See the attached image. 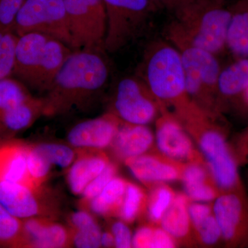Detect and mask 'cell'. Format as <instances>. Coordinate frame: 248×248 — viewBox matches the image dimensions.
<instances>
[{
	"label": "cell",
	"instance_id": "60d3db41",
	"mask_svg": "<svg viewBox=\"0 0 248 248\" xmlns=\"http://www.w3.org/2000/svg\"><path fill=\"white\" fill-rule=\"evenodd\" d=\"M190 0H151L155 8L167 10L174 13Z\"/></svg>",
	"mask_w": 248,
	"mask_h": 248
},
{
	"label": "cell",
	"instance_id": "d590c367",
	"mask_svg": "<svg viewBox=\"0 0 248 248\" xmlns=\"http://www.w3.org/2000/svg\"><path fill=\"white\" fill-rule=\"evenodd\" d=\"M25 0H0V29L14 31L16 17Z\"/></svg>",
	"mask_w": 248,
	"mask_h": 248
},
{
	"label": "cell",
	"instance_id": "ee69618b",
	"mask_svg": "<svg viewBox=\"0 0 248 248\" xmlns=\"http://www.w3.org/2000/svg\"><path fill=\"white\" fill-rule=\"evenodd\" d=\"M1 138H4V135H3L2 128H1V124H0V140Z\"/></svg>",
	"mask_w": 248,
	"mask_h": 248
},
{
	"label": "cell",
	"instance_id": "5b68a950",
	"mask_svg": "<svg viewBox=\"0 0 248 248\" xmlns=\"http://www.w3.org/2000/svg\"><path fill=\"white\" fill-rule=\"evenodd\" d=\"M73 50L44 34L30 32L19 36L14 75L31 87L47 91Z\"/></svg>",
	"mask_w": 248,
	"mask_h": 248
},
{
	"label": "cell",
	"instance_id": "7a4b0ae2",
	"mask_svg": "<svg viewBox=\"0 0 248 248\" xmlns=\"http://www.w3.org/2000/svg\"><path fill=\"white\" fill-rule=\"evenodd\" d=\"M167 29L172 45L186 44L215 54L226 48L231 8L223 0H190L173 13Z\"/></svg>",
	"mask_w": 248,
	"mask_h": 248
},
{
	"label": "cell",
	"instance_id": "7c38bea8",
	"mask_svg": "<svg viewBox=\"0 0 248 248\" xmlns=\"http://www.w3.org/2000/svg\"><path fill=\"white\" fill-rule=\"evenodd\" d=\"M213 207L222 239L231 246L243 244L248 236V204L241 192H221Z\"/></svg>",
	"mask_w": 248,
	"mask_h": 248
},
{
	"label": "cell",
	"instance_id": "f35d334b",
	"mask_svg": "<svg viewBox=\"0 0 248 248\" xmlns=\"http://www.w3.org/2000/svg\"><path fill=\"white\" fill-rule=\"evenodd\" d=\"M192 228L200 222L213 214V205L204 202H191L188 206Z\"/></svg>",
	"mask_w": 248,
	"mask_h": 248
},
{
	"label": "cell",
	"instance_id": "f6af8a7d",
	"mask_svg": "<svg viewBox=\"0 0 248 248\" xmlns=\"http://www.w3.org/2000/svg\"><path fill=\"white\" fill-rule=\"evenodd\" d=\"M223 1H226V0H223Z\"/></svg>",
	"mask_w": 248,
	"mask_h": 248
},
{
	"label": "cell",
	"instance_id": "f1b7e54d",
	"mask_svg": "<svg viewBox=\"0 0 248 248\" xmlns=\"http://www.w3.org/2000/svg\"><path fill=\"white\" fill-rule=\"evenodd\" d=\"M32 97L22 82L11 77L0 79V113Z\"/></svg>",
	"mask_w": 248,
	"mask_h": 248
},
{
	"label": "cell",
	"instance_id": "1f68e13d",
	"mask_svg": "<svg viewBox=\"0 0 248 248\" xmlns=\"http://www.w3.org/2000/svg\"><path fill=\"white\" fill-rule=\"evenodd\" d=\"M27 166L31 181L37 188L48 177L52 165L35 146H29Z\"/></svg>",
	"mask_w": 248,
	"mask_h": 248
},
{
	"label": "cell",
	"instance_id": "b9f144b4",
	"mask_svg": "<svg viewBox=\"0 0 248 248\" xmlns=\"http://www.w3.org/2000/svg\"><path fill=\"white\" fill-rule=\"evenodd\" d=\"M101 246L105 248H111L115 246V239L112 232H102L101 235Z\"/></svg>",
	"mask_w": 248,
	"mask_h": 248
},
{
	"label": "cell",
	"instance_id": "52a82bcc",
	"mask_svg": "<svg viewBox=\"0 0 248 248\" xmlns=\"http://www.w3.org/2000/svg\"><path fill=\"white\" fill-rule=\"evenodd\" d=\"M73 50L105 51L107 16L104 0H63Z\"/></svg>",
	"mask_w": 248,
	"mask_h": 248
},
{
	"label": "cell",
	"instance_id": "836d02e7",
	"mask_svg": "<svg viewBox=\"0 0 248 248\" xmlns=\"http://www.w3.org/2000/svg\"><path fill=\"white\" fill-rule=\"evenodd\" d=\"M117 166L115 164L109 162L107 168L86 186L84 192L81 194L84 200L89 202L94 197H97L107 184L117 176Z\"/></svg>",
	"mask_w": 248,
	"mask_h": 248
},
{
	"label": "cell",
	"instance_id": "44dd1931",
	"mask_svg": "<svg viewBox=\"0 0 248 248\" xmlns=\"http://www.w3.org/2000/svg\"><path fill=\"white\" fill-rule=\"evenodd\" d=\"M190 200L186 193H176L172 203L164 214L159 226L174 238L177 243L190 242L193 228L189 215Z\"/></svg>",
	"mask_w": 248,
	"mask_h": 248
},
{
	"label": "cell",
	"instance_id": "ac0fdd59",
	"mask_svg": "<svg viewBox=\"0 0 248 248\" xmlns=\"http://www.w3.org/2000/svg\"><path fill=\"white\" fill-rule=\"evenodd\" d=\"M25 247L65 248L71 241V234L62 225L37 218L22 220Z\"/></svg>",
	"mask_w": 248,
	"mask_h": 248
},
{
	"label": "cell",
	"instance_id": "cb8c5ba5",
	"mask_svg": "<svg viewBox=\"0 0 248 248\" xmlns=\"http://www.w3.org/2000/svg\"><path fill=\"white\" fill-rule=\"evenodd\" d=\"M248 87V58H237L221 68L217 86V104L241 96Z\"/></svg>",
	"mask_w": 248,
	"mask_h": 248
},
{
	"label": "cell",
	"instance_id": "d4e9b609",
	"mask_svg": "<svg viewBox=\"0 0 248 248\" xmlns=\"http://www.w3.org/2000/svg\"><path fill=\"white\" fill-rule=\"evenodd\" d=\"M128 183L123 178L114 177L97 197L89 202L92 211L101 216H117Z\"/></svg>",
	"mask_w": 248,
	"mask_h": 248
},
{
	"label": "cell",
	"instance_id": "8d00e7d4",
	"mask_svg": "<svg viewBox=\"0 0 248 248\" xmlns=\"http://www.w3.org/2000/svg\"><path fill=\"white\" fill-rule=\"evenodd\" d=\"M115 239V247L129 248L133 247V236L126 223L123 221H116L111 229Z\"/></svg>",
	"mask_w": 248,
	"mask_h": 248
},
{
	"label": "cell",
	"instance_id": "2e32d148",
	"mask_svg": "<svg viewBox=\"0 0 248 248\" xmlns=\"http://www.w3.org/2000/svg\"><path fill=\"white\" fill-rule=\"evenodd\" d=\"M36 190L20 183L0 181V205L21 220L37 217L42 206Z\"/></svg>",
	"mask_w": 248,
	"mask_h": 248
},
{
	"label": "cell",
	"instance_id": "4316f807",
	"mask_svg": "<svg viewBox=\"0 0 248 248\" xmlns=\"http://www.w3.org/2000/svg\"><path fill=\"white\" fill-rule=\"evenodd\" d=\"M148 196L140 186L128 183L117 216L126 223H133L146 209Z\"/></svg>",
	"mask_w": 248,
	"mask_h": 248
},
{
	"label": "cell",
	"instance_id": "9c48e42d",
	"mask_svg": "<svg viewBox=\"0 0 248 248\" xmlns=\"http://www.w3.org/2000/svg\"><path fill=\"white\" fill-rule=\"evenodd\" d=\"M107 16L104 49L115 53L138 37L155 7L151 0H104Z\"/></svg>",
	"mask_w": 248,
	"mask_h": 248
},
{
	"label": "cell",
	"instance_id": "f546056e",
	"mask_svg": "<svg viewBox=\"0 0 248 248\" xmlns=\"http://www.w3.org/2000/svg\"><path fill=\"white\" fill-rule=\"evenodd\" d=\"M18 38L14 31L0 29V79L14 75Z\"/></svg>",
	"mask_w": 248,
	"mask_h": 248
},
{
	"label": "cell",
	"instance_id": "d6a6232c",
	"mask_svg": "<svg viewBox=\"0 0 248 248\" xmlns=\"http://www.w3.org/2000/svg\"><path fill=\"white\" fill-rule=\"evenodd\" d=\"M193 231L196 240L203 246H215L220 240H223L219 225L214 213L194 226Z\"/></svg>",
	"mask_w": 248,
	"mask_h": 248
},
{
	"label": "cell",
	"instance_id": "603a6c76",
	"mask_svg": "<svg viewBox=\"0 0 248 248\" xmlns=\"http://www.w3.org/2000/svg\"><path fill=\"white\" fill-rule=\"evenodd\" d=\"M231 9L226 48L237 58H248V0H238Z\"/></svg>",
	"mask_w": 248,
	"mask_h": 248
},
{
	"label": "cell",
	"instance_id": "9a60e30c",
	"mask_svg": "<svg viewBox=\"0 0 248 248\" xmlns=\"http://www.w3.org/2000/svg\"><path fill=\"white\" fill-rule=\"evenodd\" d=\"M155 141L154 135L147 125L122 121L110 147L116 157L124 161L148 153Z\"/></svg>",
	"mask_w": 248,
	"mask_h": 248
},
{
	"label": "cell",
	"instance_id": "4fadbf2b",
	"mask_svg": "<svg viewBox=\"0 0 248 248\" xmlns=\"http://www.w3.org/2000/svg\"><path fill=\"white\" fill-rule=\"evenodd\" d=\"M124 162L134 177L150 187L181 180L184 167L182 163L169 159L161 153H147Z\"/></svg>",
	"mask_w": 248,
	"mask_h": 248
},
{
	"label": "cell",
	"instance_id": "30bf717a",
	"mask_svg": "<svg viewBox=\"0 0 248 248\" xmlns=\"http://www.w3.org/2000/svg\"><path fill=\"white\" fill-rule=\"evenodd\" d=\"M112 113L125 123L148 125L161 113L159 101L140 77H126L116 87Z\"/></svg>",
	"mask_w": 248,
	"mask_h": 248
},
{
	"label": "cell",
	"instance_id": "3957f363",
	"mask_svg": "<svg viewBox=\"0 0 248 248\" xmlns=\"http://www.w3.org/2000/svg\"><path fill=\"white\" fill-rule=\"evenodd\" d=\"M176 117L198 143L214 182L221 192H240L237 165L215 116L192 102Z\"/></svg>",
	"mask_w": 248,
	"mask_h": 248
},
{
	"label": "cell",
	"instance_id": "ffe728a7",
	"mask_svg": "<svg viewBox=\"0 0 248 248\" xmlns=\"http://www.w3.org/2000/svg\"><path fill=\"white\" fill-rule=\"evenodd\" d=\"M44 99L31 97L19 105L0 113V124L4 138L31 126L41 115L45 114Z\"/></svg>",
	"mask_w": 248,
	"mask_h": 248
},
{
	"label": "cell",
	"instance_id": "83f0119b",
	"mask_svg": "<svg viewBox=\"0 0 248 248\" xmlns=\"http://www.w3.org/2000/svg\"><path fill=\"white\" fill-rule=\"evenodd\" d=\"M0 246L25 247L22 220L11 215L0 205Z\"/></svg>",
	"mask_w": 248,
	"mask_h": 248
},
{
	"label": "cell",
	"instance_id": "6da1fadb",
	"mask_svg": "<svg viewBox=\"0 0 248 248\" xmlns=\"http://www.w3.org/2000/svg\"><path fill=\"white\" fill-rule=\"evenodd\" d=\"M109 74L102 52L73 50L47 89L45 114L82 107L105 88Z\"/></svg>",
	"mask_w": 248,
	"mask_h": 248
},
{
	"label": "cell",
	"instance_id": "e575fe53",
	"mask_svg": "<svg viewBox=\"0 0 248 248\" xmlns=\"http://www.w3.org/2000/svg\"><path fill=\"white\" fill-rule=\"evenodd\" d=\"M101 235L102 232L98 224L90 228L75 230L71 234V242L77 248H99L101 247Z\"/></svg>",
	"mask_w": 248,
	"mask_h": 248
},
{
	"label": "cell",
	"instance_id": "e0dca14e",
	"mask_svg": "<svg viewBox=\"0 0 248 248\" xmlns=\"http://www.w3.org/2000/svg\"><path fill=\"white\" fill-rule=\"evenodd\" d=\"M181 181L191 202L209 203L221 194L204 160L184 164Z\"/></svg>",
	"mask_w": 248,
	"mask_h": 248
},
{
	"label": "cell",
	"instance_id": "8992f818",
	"mask_svg": "<svg viewBox=\"0 0 248 248\" xmlns=\"http://www.w3.org/2000/svg\"><path fill=\"white\" fill-rule=\"evenodd\" d=\"M172 45L182 57L188 97L201 108L216 116L217 86L222 68L217 55L186 44Z\"/></svg>",
	"mask_w": 248,
	"mask_h": 248
},
{
	"label": "cell",
	"instance_id": "d6986e66",
	"mask_svg": "<svg viewBox=\"0 0 248 248\" xmlns=\"http://www.w3.org/2000/svg\"><path fill=\"white\" fill-rule=\"evenodd\" d=\"M28 147L20 141L0 142V181L20 183L37 189L28 170Z\"/></svg>",
	"mask_w": 248,
	"mask_h": 248
},
{
	"label": "cell",
	"instance_id": "ba28073f",
	"mask_svg": "<svg viewBox=\"0 0 248 248\" xmlns=\"http://www.w3.org/2000/svg\"><path fill=\"white\" fill-rule=\"evenodd\" d=\"M14 32L19 37L30 32L44 34L71 48L63 0H25L16 17Z\"/></svg>",
	"mask_w": 248,
	"mask_h": 248
},
{
	"label": "cell",
	"instance_id": "5bb4252c",
	"mask_svg": "<svg viewBox=\"0 0 248 248\" xmlns=\"http://www.w3.org/2000/svg\"><path fill=\"white\" fill-rule=\"evenodd\" d=\"M122 120L112 112L77 124L68 135L72 146L102 150L110 146Z\"/></svg>",
	"mask_w": 248,
	"mask_h": 248
},
{
	"label": "cell",
	"instance_id": "4dcf8cb0",
	"mask_svg": "<svg viewBox=\"0 0 248 248\" xmlns=\"http://www.w3.org/2000/svg\"><path fill=\"white\" fill-rule=\"evenodd\" d=\"M52 166L62 169L69 167L75 161L76 153L70 147L58 143H41L34 146Z\"/></svg>",
	"mask_w": 248,
	"mask_h": 248
},
{
	"label": "cell",
	"instance_id": "484cf974",
	"mask_svg": "<svg viewBox=\"0 0 248 248\" xmlns=\"http://www.w3.org/2000/svg\"><path fill=\"white\" fill-rule=\"evenodd\" d=\"M151 188L147 201V213L152 224L158 226L172 203L176 192L166 184H157Z\"/></svg>",
	"mask_w": 248,
	"mask_h": 248
},
{
	"label": "cell",
	"instance_id": "74e56055",
	"mask_svg": "<svg viewBox=\"0 0 248 248\" xmlns=\"http://www.w3.org/2000/svg\"><path fill=\"white\" fill-rule=\"evenodd\" d=\"M155 226L156 225H145L139 228L133 236V247L153 248Z\"/></svg>",
	"mask_w": 248,
	"mask_h": 248
},
{
	"label": "cell",
	"instance_id": "277c9868",
	"mask_svg": "<svg viewBox=\"0 0 248 248\" xmlns=\"http://www.w3.org/2000/svg\"><path fill=\"white\" fill-rule=\"evenodd\" d=\"M143 81L162 107H171L176 114L192 102L186 91L184 65L174 45L159 41L152 44L145 54Z\"/></svg>",
	"mask_w": 248,
	"mask_h": 248
},
{
	"label": "cell",
	"instance_id": "7402d4cb",
	"mask_svg": "<svg viewBox=\"0 0 248 248\" xmlns=\"http://www.w3.org/2000/svg\"><path fill=\"white\" fill-rule=\"evenodd\" d=\"M108 158L102 153L81 155L72 164L68 173V183L74 195H81L86 186L97 177L109 164Z\"/></svg>",
	"mask_w": 248,
	"mask_h": 248
},
{
	"label": "cell",
	"instance_id": "ab89813d",
	"mask_svg": "<svg viewBox=\"0 0 248 248\" xmlns=\"http://www.w3.org/2000/svg\"><path fill=\"white\" fill-rule=\"evenodd\" d=\"M71 221L74 230H81L97 225V222L92 215L83 210L73 214Z\"/></svg>",
	"mask_w": 248,
	"mask_h": 248
},
{
	"label": "cell",
	"instance_id": "7bdbcfd3",
	"mask_svg": "<svg viewBox=\"0 0 248 248\" xmlns=\"http://www.w3.org/2000/svg\"><path fill=\"white\" fill-rule=\"evenodd\" d=\"M241 97H242L243 99H244V102H246V104H247L248 105V87L247 88V89L244 91V93H243Z\"/></svg>",
	"mask_w": 248,
	"mask_h": 248
},
{
	"label": "cell",
	"instance_id": "8fae6325",
	"mask_svg": "<svg viewBox=\"0 0 248 248\" xmlns=\"http://www.w3.org/2000/svg\"><path fill=\"white\" fill-rule=\"evenodd\" d=\"M155 140L159 153L169 159L182 164L204 160L185 127L173 112L164 107L161 108L156 119Z\"/></svg>",
	"mask_w": 248,
	"mask_h": 248
}]
</instances>
